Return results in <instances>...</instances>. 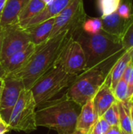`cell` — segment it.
I'll return each mask as SVG.
<instances>
[{"label": "cell", "instance_id": "obj_34", "mask_svg": "<svg viewBox=\"0 0 133 134\" xmlns=\"http://www.w3.org/2000/svg\"><path fill=\"white\" fill-rule=\"evenodd\" d=\"M69 134H86L84 132H82V131H81V130H73L71 133Z\"/></svg>", "mask_w": 133, "mask_h": 134}, {"label": "cell", "instance_id": "obj_20", "mask_svg": "<svg viewBox=\"0 0 133 134\" xmlns=\"http://www.w3.org/2000/svg\"><path fill=\"white\" fill-rule=\"evenodd\" d=\"M132 104L133 103L129 101L118 102L119 111V126L122 131L129 134H132L131 120V106Z\"/></svg>", "mask_w": 133, "mask_h": 134}, {"label": "cell", "instance_id": "obj_12", "mask_svg": "<svg viewBox=\"0 0 133 134\" xmlns=\"http://www.w3.org/2000/svg\"><path fill=\"white\" fill-rule=\"evenodd\" d=\"M117 100L114 96L110 83L106 80L101 85L98 91L92 98V103L98 117H101L103 113Z\"/></svg>", "mask_w": 133, "mask_h": 134}, {"label": "cell", "instance_id": "obj_40", "mask_svg": "<svg viewBox=\"0 0 133 134\" xmlns=\"http://www.w3.org/2000/svg\"><path fill=\"white\" fill-rule=\"evenodd\" d=\"M122 134H129V133H125V132H123V131H122Z\"/></svg>", "mask_w": 133, "mask_h": 134}, {"label": "cell", "instance_id": "obj_5", "mask_svg": "<svg viewBox=\"0 0 133 134\" xmlns=\"http://www.w3.org/2000/svg\"><path fill=\"white\" fill-rule=\"evenodd\" d=\"M107 64L96 66L86 69L76 76L70 85L66 95L80 107L92 100L101 85L104 82L109 71Z\"/></svg>", "mask_w": 133, "mask_h": 134}, {"label": "cell", "instance_id": "obj_35", "mask_svg": "<svg viewBox=\"0 0 133 134\" xmlns=\"http://www.w3.org/2000/svg\"><path fill=\"white\" fill-rule=\"evenodd\" d=\"M130 57H131V60H130V64L133 67V48L130 49Z\"/></svg>", "mask_w": 133, "mask_h": 134}, {"label": "cell", "instance_id": "obj_11", "mask_svg": "<svg viewBox=\"0 0 133 134\" xmlns=\"http://www.w3.org/2000/svg\"><path fill=\"white\" fill-rule=\"evenodd\" d=\"M36 45L30 42L27 46L11 55L2 63L6 75L11 74L25 65L36 49Z\"/></svg>", "mask_w": 133, "mask_h": 134}, {"label": "cell", "instance_id": "obj_19", "mask_svg": "<svg viewBox=\"0 0 133 134\" xmlns=\"http://www.w3.org/2000/svg\"><path fill=\"white\" fill-rule=\"evenodd\" d=\"M45 6V2L42 0H29L18 16L17 24L22 27L30 20L38 15Z\"/></svg>", "mask_w": 133, "mask_h": 134}, {"label": "cell", "instance_id": "obj_36", "mask_svg": "<svg viewBox=\"0 0 133 134\" xmlns=\"http://www.w3.org/2000/svg\"><path fill=\"white\" fill-rule=\"evenodd\" d=\"M2 88H3V79L0 80V100H1V96H2Z\"/></svg>", "mask_w": 133, "mask_h": 134}, {"label": "cell", "instance_id": "obj_10", "mask_svg": "<svg viewBox=\"0 0 133 134\" xmlns=\"http://www.w3.org/2000/svg\"><path fill=\"white\" fill-rule=\"evenodd\" d=\"M23 90H24V86L20 79L11 75H6L3 79V88L0 100V115L6 125H8L12 111Z\"/></svg>", "mask_w": 133, "mask_h": 134}, {"label": "cell", "instance_id": "obj_13", "mask_svg": "<svg viewBox=\"0 0 133 134\" xmlns=\"http://www.w3.org/2000/svg\"><path fill=\"white\" fill-rule=\"evenodd\" d=\"M73 0H53L49 5H46L38 15L30 20L22 27L26 29L36 25L48 19L58 16Z\"/></svg>", "mask_w": 133, "mask_h": 134}, {"label": "cell", "instance_id": "obj_8", "mask_svg": "<svg viewBox=\"0 0 133 134\" xmlns=\"http://www.w3.org/2000/svg\"><path fill=\"white\" fill-rule=\"evenodd\" d=\"M86 19L83 0H73L58 16L55 17L53 28L49 38L65 31H69L72 35L82 28Z\"/></svg>", "mask_w": 133, "mask_h": 134}, {"label": "cell", "instance_id": "obj_21", "mask_svg": "<svg viewBox=\"0 0 133 134\" xmlns=\"http://www.w3.org/2000/svg\"><path fill=\"white\" fill-rule=\"evenodd\" d=\"M123 49L129 50L133 48V13L128 19V22L122 37Z\"/></svg>", "mask_w": 133, "mask_h": 134}, {"label": "cell", "instance_id": "obj_18", "mask_svg": "<svg viewBox=\"0 0 133 134\" xmlns=\"http://www.w3.org/2000/svg\"><path fill=\"white\" fill-rule=\"evenodd\" d=\"M130 49L125 50L110 68L107 75L106 80L110 83L112 90L116 86L119 80L122 79L126 68L130 64Z\"/></svg>", "mask_w": 133, "mask_h": 134}, {"label": "cell", "instance_id": "obj_22", "mask_svg": "<svg viewBox=\"0 0 133 134\" xmlns=\"http://www.w3.org/2000/svg\"><path fill=\"white\" fill-rule=\"evenodd\" d=\"M111 126H119V111L118 102L114 103L101 116Z\"/></svg>", "mask_w": 133, "mask_h": 134}, {"label": "cell", "instance_id": "obj_27", "mask_svg": "<svg viewBox=\"0 0 133 134\" xmlns=\"http://www.w3.org/2000/svg\"><path fill=\"white\" fill-rule=\"evenodd\" d=\"M110 127L111 126L102 117H99L89 134H105Z\"/></svg>", "mask_w": 133, "mask_h": 134}, {"label": "cell", "instance_id": "obj_15", "mask_svg": "<svg viewBox=\"0 0 133 134\" xmlns=\"http://www.w3.org/2000/svg\"><path fill=\"white\" fill-rule=\"evenodd\" d=\"M102 30L105 32L116 36L122 40V37L125 31L128 19L122 17L117 12H114L110 15L101 16Z\"/></svg>", "mask_w": 133, "mask_h": 134}, {"label": "cell", "instance_id": "obj_38", "mask_svg": "<svg viewBox=\"0 0 133 134\" xmlns=\"http://www.w3.org/2000/svg\"><path fill=\"white\" fill-rule=\"evenodd\" d=\"M42 1H43L44 2H45V5H49L53 0H42Z\"/></svg>", "mask_w": 133, "mask_h": 134}, {"label": "cell", "instance_id": "obj_28", "mask_svg": "<svg viewBox=\"0 0 133 134\" xmlns=\"http://www.w3.org/2000/svg\"><path fill=\"white\" fill-rule=\"evenodd\" d=\"M128 87V101L133 103V69L131 74V76L127 82Z\"/></svg>", "mask_w": 133, "mask_h": 134}, {"label": "cell", "instance_id": "obj_23", "mask_svg": "<svg viewBox=\"0 0 133 134\" xmlns=\"http://www.w3.org/2000/svg\"><path fill=\"white\" fill-rule=\"evenodd\" d=\"M121 0H98V8L102 16L110 15L117 11Z\"/></svg>", "mask_w": 133, "mask_h": 134}, {"label": "cell", "instance_id": "obj_31", "mask_svg": "<svg viewBox=\"0 0 133 134\" xmlns=\"http://www.w3.org/2000/svg\"><path fill=\"white\" fill-rule=\"evenodd\" d=\"M5 75H6V72H5L4 68H3L2 63L0 62V80L2 79H4Z\"/></svg>", "mask_w": 133, "mask_h": 134}, {"label": "cell", "instance_id": "obj_39", "mask_svg": "<svg viewBox=\"0 0 133 134\" xmlns=\"http://www.w3.org/2000/svg\"><path fill=\"white\" fill-rule=\"evenodd\" d=\"M5 123V122L2 120V117H1V115H0V126L2 125V124H4Z\"/></svg>", "mask_w": 133, "mask_h": 134}, {"label": "cell", "instance_id": "obj_16", "mask_svg": "<svg viewBox=\"0 0 133 134\" xmlns=\"http://www.w3.org/2000/svg\"><path fill=\"white\" fill-rule=\"evenodd\" d=\"M29 0H7L0 18V25L6 27L16 24L18 16Z\"/></svg>", "mask_w": 133, "mask_h": 134}, {"label": "cell", "instance_id": "obj_9", "mask_svg": "<svg viewBox=\"0 0 133 134\" xmlns=\"http://www.w3.org/2000/svg\"><path fill=\"white\" fill-rule=\"evenodd\" d=\"M31 42L27 31L19 24L3 27L0 62L2 63L11 55L27 46Z\"/></svg>", "mask_w": 133, "mask_h": 134}, {"label": "cell", "instance_id": "obj_25", "mask_svg": "<svg viewBox=\"0 0 133 134\" xmlns=\"http://www.w3.org/2000/svg\"><path fill=\"white\" fill-rule=\"evenodd\" d=\"M114 96L118 102H125L128 101V87L127 82L121 79L117 83L116 86L113 89Z\"/></svg>", "mask_w": 133, "mask_h": 134}, {"label": "cell", "instance_id": "obj_7", "mask_svg": "<svg viewBox=\"0 0 133 134\" xmlns=\"http://www.w3.org/2000/svg\"><path fill=\"white\" fill-rule=\"evenodd\" d=\"M54 64L68 74L78 75L86 70V60L80 43L71 35L62 47Z\"/></svg>", "mask_w": 133, "mask_h": 134}, {"label": "cell", "instance_id": "obj_1", "mask_svg": "<svg viewBox=\"0 0 133 134\" xmlns=\"http://www.w3.org/2000/svg\"><path fill=\"white\" fill-rule=\"evenodd\" d=\"M71 35V31H65L37 46L25 65L9 75L20 79L25 90H31L36 81L53 67L62 47Z\"/></svg>", "mask_w": 133, "mask_h": 134}, {"label": "cell", "instance_id": "obj_17", "mask_svg": "<svg viewBox=\"0 0 133 134\" xmlns=\"http://www.w3.org/2000/svg\"><path fill=\"white\" fill-rule=\"evenodd\" d=\"M54 22L55 17L48 19L31 27L26 28L25 30L29 35L31 42L38 46L46 42L49 38V35L53 28Z\"/></svg>", "mask_w": 133, "mask_h": 134}, {"label": "cell", "instance_id": "obj_26", "mask_svg": "<svg viewBox=\"0 0 133 134\" xmlns=\"http://www.w3.org/2000/svg\"><path fill=\"white\" fill-rule=\"evenodd\" d=\"M122 17L129 19L132 13V0H121L116 11Z\"/></svg>", "mask_w": 133, "mask_h": 134}, {"label": "cell", "instance_id": "obj_24", "mask_svg": "<svg viewBox=\"0 0 133 134\" xmlns=\"http://www.w3.org/2000/svg\"><path fill=\"white\" fill-rule=\"evenodd\" d=\"M82 30L87 34H96L102 30V21L100 18H88L82 24Z\"/></svg>", "mask_w": 133, "mask_h": 134}, {"label": "cell", "instance_id": "obj_2", "mask_svg": "<svg viewBox=\"0 0 133 134\" xmlns=\"http://www.w3.org/2000/svg\"><path fill=\"white\" fill-rule=\"evenodd\" d=\"M81 108L66 93L37 108L36 125L56 130L58 134H69L75 130Z\"/></svg>", "mask_w": 133, "mask_h": 134}, {"label": "cell", "instance_id": "obj_4", "mask_svg": "<svg viewBox=\"0 0 133 134\" xmlns=\"http://www.w3.org/2000/svg\"><path fill=\"white\" fill-rule=\"evenodd\" d=\"M76 76L67 73L60 66L53 64L31 89L36 107L38 108L53 100L63 89L69 87Z\"/></svg>", "mask_w": 133, "mask_h": 134}, {"label": "cell", "instance_id": "obj_6", "mask_svg": "<svg viewBox=\"0 0 133 134\" xmlns=\"http://www.w3.org/2000/svg\"><path fill=\"white\" fill-rule=\"evenodd\" d=\"M36 104L31 90H23L16 101L8 122V130L30 133L36 125Z\"/></svg>", "mask_w": 133, "mask_h": 134}, {"label": "cell", "instance_id": "obj_33", "mask_svg": "<svg viewBox=\"0 0 133 134\" xmlns=\"http://www.w3.org/2000/svg\"><path fill=\"white\" fill-rule=\"evenodd\" d=\"M2 33H3V27L0 25V52H1V46H2Z\"/></svg>", "mask_w": 133, "mask_h": 134}, {"label": "cell", "instance_id": "obj_32", "mask_svg": "<svg viewBox=\"0 0 133 134\" xmlns=\"http://www.w3.org/2000/svg\"><path fill=\"white\" fill-rule=\"evenodd\" d=\"M6 1H7V0H0V18H1L2 11H3V9H4L5 5V3H6Z\"/></svg>", "mask_w": 133, "mask_h": 134}, {"label": "cell", "instance_id": "obj_14", "mask_svg": "<svg viewBox=\"0 0 133 134\" xmlns=\"http://www.w3.org/2000/svg\"><path fill=\"white\" fill-rule=\"evenodd\" d=\"M98 119L99 117L94 108L92 99L89 100L81 108L75 129L81 130L85 133L89 134Z\"/></svg>", "mask_w": 133, "mask_h": 134}, {"label": "cell", "instance_id": "obj_29", "mask_svg": "<svg viewBox=\"0 0 133 134\" xmlns=\"http://www.w3.org/2000/svg\"><path fill=\"white\" fill-rule=\"evenodd\" d=\"M132 69H133V67L131 65V64H129V65L126 68V69H125V72L123 73V75H122V79H123L126 82L129 81V78H130V76H131V74H132Z\"/></svg>", "mask_w": 133, "mask_h": 134}, {"label": "cell", "instance_id": "obj_30", "mask_svg": "<svg viewBox=\"0 0 133 134\" xmlns=\"http://www.w3.org/2000/svg\"><path fill=\"white\" fill-rule=\"evenodd\" d=\"M105 134H122V133L119 126H111Z\"/></svg>", "mask_w": 133, "mask_h": 134}, {"label": "cell", "instance_id": "obj_37", "mask_svg": "<svg viewBox=\"0 0 133 134\" xmlns=\"http://www.w3.org/2000/svg\"><path fill=\"white\" fill-rule=\"evenodd\" d=\"M131 120H132V129L133 134V104L131 106Z\"/></svg>", "mask_w": 133, "mask_h": 134}, {"label": "cell", "instance_id": "obj_3", "mask_svg": "<svg viewBox=\"0 0 133 134\" xmlns=\"http://www.w3.org/2000/svg\"><path fill=\"white\" fill-rule=\"evenodd\" d=\"M82 46L86 60V69L107 64L111 59L124 51L121 38L101 30L96 34H87L82 28L72 35Z\"/></svg>", "mask_w": 133, "mask_h": 134}]
</instances>
